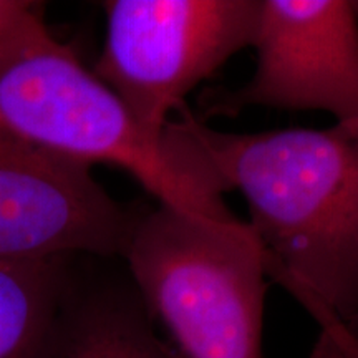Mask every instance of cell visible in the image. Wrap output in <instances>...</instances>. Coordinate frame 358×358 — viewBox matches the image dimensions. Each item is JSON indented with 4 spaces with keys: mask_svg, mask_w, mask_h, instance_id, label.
Listing matches in <instances>:
<instances>
[{
    "mask_svg": "<svg viewBox=\"0 0 358 358\" xmlns=\"http://www.w3.org/2000/svg\"><path fill=\"white\" fill-rule=\"evenodd\" d=\"M42 15V6L25 0H0V43Z\"/></svg>",
    "mask_w": 358,
    "mask_h": 358,
    "instance_id": "9",
    "label": "cell"
},
{
    "mask_svg": "<svg viewBox=\"0 0 358 358\" xmlns=\"http://www.w3.org/2000/svg\"><path fill=\"white\" fill-rule=\"evenodd\" d=\"M312 358H357L352 353L343 350L342 347H338L332 338H329L327 335L322 334L317 343L315 350H313Z\"/></svg>",
    "mask_w": 358,
    "mask_h": 358,
    "instance_id": "10",
    "label": "cell"
},
{
    "mask_svg": "<svg viewBox=\"0 0 358 358\" xmlns=\"http://www.w3.org/2000/svg\"><path fill=\"white\" fill-rule=\"evenodd\" d=\"M35 358H179L159 337L131 280L75 272Z\"/></svg>",
    "mask_w": 358,
    "mask_h": 358,
    "instance_id": "7",
    "label": "cell"
},
{
    "mask_svg": "<svg viewBox=\"0 0 358 358\" xmlns=\"http://www.w3.org/2000/svg\"><path fill=\"white\" fill-rule=\"evenodd\" d=\"M122 257L179 358H262L267 267L248 222L158 204L136 213Z\"/></svg>",
    "mask_w": 358,
    "mask_h": 358,
    "instance_id": "3",
    "label": "cell"
},
{
    "mask_svg": "<svg viewBox=\"0 0 358 358\" xmlns=\"http://www.w3.org/2000/svg\"><path fill=\"white\" fill-rule=\"evenodd\" d=\"M250 47L256 70L231 92L213 93L208 116L249 106L325 111L358 118V15L353 0H259Z\"/></svg>",
    "mask_w": 358,
    "mask_h": 358,
    "instance_id": "5",
    "label": "cell"
},
{
    "mask_svg": "<svg viewBox=\"0 0 358 358\" xmlns=\"http://www.w3.org/2000/svg\"><path fill=\"white\" fill-rule=\"evenodd\" d=\"M353 8H355L357 15H358V0H353Z\"/></svg>",
    "mask_w": 358,
    "mask_h": 358,
    "instance_id": "11",
    "label": "cell"
},
{
    "mask_svg": "<svg viewBox=\"0 0 358 358\" xmlns=\"http://www.w3.org/2000/svg\"><path fill=\"white\" fill-rule=\"evenodd\" d=\"M134 216L92 166L0 133V262L122 257Z\"/></svg>",
    "mask_w": 358,
    "mask_h": 358,
    "instance_id": "6",
    "label": "cell"
},
{
    "mask_svg": "<svg viewBox=\"0 0 358 358\" xmlns=\"http://www.w3.org/2000/svg\"><path fill=\"white\" fill-rule=\"evenodd\" d=\"M75 257L0 262V358H35L75 277Z\"/></svg>",
    "mask_w": 358,
    "mask_h": 358,
    "instance_id": "8",
    "label": "cell"
},
{
    "mask_svg": "<svg viewBox=\"0 0 358 358\" xmlns=\"http://www.w3.org/2000/svg\"><path fill=\"white\" fill-rule=\"evenodd\" d=\"M0 133L78 163L110 164L189 216L237 219L163 136L146 133L43 17L0 43Z\"/></svg>",
    "mask_w": 358,
    "mask_h": 358,
    "instance_id": "2",
    "label": "cell"
},
{
    "mask_svg": "<svg viewBox=\"0 0 358 358\" xmlns=\"http://www.w3.org/2000/svg\"><path fill=\"white\" fill-rule=\"evenodd\" d=\"M93 73L133 120L161 138L169 115L245 47L259 0H110Z\"/></svg>",
    "mask_w": 358,
    "mask_h": 358,
    "instance_id": "4",
    "label": "cell"
},
{
    "mask_svg": "<svg viewBox=\"0 0 358 358\" xmlns=\"http://www.w3.org/2000/svg\"><path fill=\"white\" fill-rule=\"evenodd\" d=\"M355 338L358 340V329H357V332H355Z\"/></svg>",
    "mask_w": 358,
    "mask_h": 358,
    "instance_id": "12",
    "label": "cell"
},
{
    "mask_svg": "<svg viewBox=\"0 0 358 358\" xmlns=\"http://www.w3.org/2000/svg\"><path fill=\"white\" fill-rule=\"evenodd\" d=\"M214 192L237 189L272 277L347 345L358 329V118L325 129L224 133L186 108L164 128Z\"/></svg>",
    "mask_w": 358,
    "mask_h": 358,
    "instance_id": "1",
    "label": "cell"
}]
</instances>
